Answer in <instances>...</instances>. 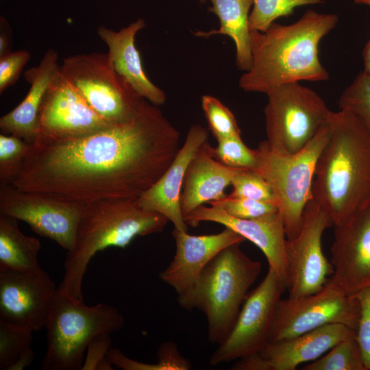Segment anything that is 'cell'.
Here are the masks:
<instances>
[{
    "label": "cell",
    "mask_w": 370,
    "mask_h": 370,
    "mask_svg": "<svg viewBox=\"0 0 370 370\" xmlns=\"http://www.w3.org/2000/svg\"><path fill=\"white\" fill-rule=\"evenodd\" d=\"M180 140L177 128L146 100L127 121L79 137L38 138L12 184L72 202L138 198L169 166Z\"/></svg>",
    "instance_id": "obj_1"
},
{
    "label": "cell",
    "mask_w": 370,
    "mask_h": 370,
    "mask_svg": "<svg viewBox=\"0 0 370 370\" xmlns=\"http://www.w3.org/2000/svg\"><path fill=\"white\" fill-rule=\"evenodd\" d=\"M338 21L336 14L308 10L293 23L250 31L251 66L239 78V88L267 95L285 84L328 80L319 45Z\"/></svg>",
    "instance_id": "obj_2"
},
{
    "label": "cell",
    "mask_w": 370,
    "mask_h": 370,
    "mask_svg": "<svg viewBox=\"0 0 370 370\" xmlns=\"http://www.w3.org/2000/svg\"><path fill=\"white\" fill-rule=\"evenodd\" d=\"M319 156L312 199L341 223L370 201V132L352 113L332 112Z\"/></svg>",
    "instance_id": "obj_3"
},
{
    "label": "cell",
    "mask_w": 370,
    "mask_h": 370,
    "mask_svg": "<svg viewBox=\"0 0 370 370\" xmlns=\"http://www.w3.org/2000/svg\"><path fill=\"white\" fill-rule=\"evenodd\" d=\"M169 219L144 209L137 198L103 199L84 203L75 245L67 251L57 291L83 301L82 285L88 264L100 251L126 247L136 236L162 232Z\"/></svg>",
    "instance_id": "obj_4"
},
{
    "label": "cell",
    "mask_w": 370,
    "mask_h": 370,
    "mask_svg": "<svg viewBox=\"0 0 370 370\" xmlns=\"http://www.w3.org/2000/svg\"><path fill=\"white\" fill-rule=\"evenodd\" d=\"M232 245L204 267L184 307L200 310L208 323V340L221 343L232 328L251 286L258 278L260 262Z\"/></svg>",
    "instance_id": "obj_5"
},
{
    "label": "cell",
    "mask_w": 370,
    "mask_h": 370,
    "mask_svg": "<svg viewBox=\"0 0 370 370\" xmlns=\"http://www.w3.org/2000/svg\"><path fill=\"white\" fill-rule=\"evenodd\" d=\"M114 307L83 301L57 291L45 328L47 345L42 370H81L89 343L97 335L111 334L124 325Z\"/></svg>",
    "instance_id": "obj_6"
},
{
    "label": "cell",
    "mask_w": 370,
    "mask_h": 370,
    "mask_svg": "<svg viewBox=\"0 0 370 370\" xmlns=\"http://www.w3.org/2000/svg\"><path fill=\"white\" fill-rule=\"evenodd\" d=\"M329 134L328 123L301 150L295 153L278 152L266 140L260 142L256 149L257 166L254 170L272 188L288 240L295 238L301 228L305 208L312 199L317 162Z\"/></svg>",
    "instance_id": "obj_7"
},
{
    "label": "cell",
    "mask_w": 370,
    "mask_h": 370,
    "mask_svg": "<svg viewBox=\"0 0 370 370\" xmlns=\"http://www.w3.org/2000/svg\"><path fill=\"white\" fill-rule=\"evenodd\" d=\"M266 142L273 150H301L330 121L331 111L314 90L299 82L281 85L267 94Z\"/></svg>",
    "instance_id": "obj_8"
},
{
    "label": "cell",
    "mask_w": 370,
    "mask_h": 370,
    "mask_svg": "<svg viewBox=\"0 0 370 370\" xmlns=\"http://www.w3.org/2000/svg\"><path fill=\"white\" fill-rule=\"evenodd\" d=\"M60 68L89 106L109 124L129 121L146 101L116 73L107 53L69 56Z\"/></svg>",
    "instance_id": "obj_9"
},
{
    "label": "cell",
    "mask_w": 370,
    "mask_h": 370,
    "mask_svg": "<svg viewBox=\"0 0 370 370\" xmlns=\"http://www.w3.org/2000/svg\"><path fill=\"white\" fill-rule=\"evenodd\" d=\"M286 283L269 267L263 280L243 301L236 321L210 358V364L239 360L260 352L269 341L278 303Z\"/></svg>",
    "instance_id": "obj_10"
},
{
    "label": "cell",
    "mask_w": 370,
    "mask_h": 370,
    "mask_svg": "<svg viewBox=\"0 0 370 370\" xmlns=\"http://www.w3.org/2000/svg\"><path fill=\"white\" fill-rule=\"evenodd\" d=\"M359 317L358 300L329 279L314 294L279 301L268 343L290 338L331 323L343 324L356 331Z\"/></svg>",
    "instance_id": "obj_11"
},
{
    "label": "cell",
    "mask_w": 370,
    "mask_h": 370,
    "mask_svg": "<svg viewBox=\"0 0 370 370\" xmlns=\"http://www.w3.org/2000/svg\"><path fill=\"white\" fill-rule=\"evenodd\" d=\"M334 226L327 212L313 199L306 205L299 234L285 242L288 297L299 298L321 290L334 269L323 254L324 231Z\"/></svg>",
    "instance_id": "obj_12"
},
{
    "label": "cell",
    "mask_w": 370,
    "mask_h": 370,
    "mask_svg": "<svg viewBox=\"0 0 370 370\" xmlns=\"http://www.w3.org/2000/svg\"><path fill=\"white\" fill-rule=\"evenodd\" d=\"M83 204L0 184V213L27 223L35 233L67 251L75 245Z\"/></svg>",
    "instance_id": "obj_13"
},
{
    "label": "cell",
    "mask_w": 370,
    "mask_h": 370,
    "mask_svg": "<svg viewBox=\"0 0 370 370\" xmlns=\"http://www.w3.org/2000/svg\"><path fill=\"white\" fill-rule=\"evenodd\" d=\"M110 125L89 106L60 66L40 108L38 138L79 137Z\"/></svg>",
    "instance_id": "obj_14"
},
{
    "label": "cell",
    "mask_w": 370,
    "mask_h": 370,
    "mask_svg": "<svg viewBox=\"0 0 370 370\" xmlns=\"http://www.w3.org/2000/svg\"><path fill=\"white\" fill-rule=\"evenodd\" d=\"M57 288L43 269L0 271V319L32 332L45 328Z\"/></svg>",
    "instance_id": "obj_15"
},
{
    "label": "cell",
    "mask_w": 370,
    "mask_h": 370,
    "mask_svg": "<svg viewBox=\"0 0 370 370\" xmlns=\"http://www.w3.org/2000/svg\"><path fill=\"white\" fill-rule=\"evenodd\" d=\"M334 227L330 280L352 295L370 286V201Z\"/></svg>",
    "instance_id": "obj_16"
},
{
    "label": "cell",
    "mask_w": 370,
    "mask_h": 370,
    "mask_svg": "<svg viewBox=\"0 0 370 370\" xmlns=\"http://www.w3.org/2000/svg\"><path fill=\"white\" fill-rule=\"evenodd\" d=\"M172 236L175 241V254L159 276L175 291L178 303L184 308L207 264L225 248L241 244L245 238L228 227L217 234L199 236L174 228Z\"/></svg>",
    "instance_id": "obj_17"
},
{
    "label": "cell",
    "mask_w": 370,
    "mask_h": 370,
    "mask_svg": "<svg viewBox=\"0 0 370 370\" xmlns=\"http://www.w3.org/2000/svg\"><path fill=\"white\" fill-rule=\"evenodd\" d=\"M354 334L355 330L343 324L325 325L290 338L267 343L258 353L238 360L232 369L295 370Z\"/></svg>",
    "instance_id": "obj_18"
},
{
    "label": "cell",
    "mask_w": 370,
    "mask_h": 370,
    "mask_svg": "<svg viewBox=\"0 0 370 370\" xmlns=\"http://www.w3.org/2000/svg\"><path fill=\"white\" fill-rule=\"evenodd\" d=\"M186 224L197 227L201 222H214L228 227L256 245L287 285L285 242L286 236L282 214L278 212L251 219L232 217L217 206H200L184 216Z\"/></svg>",
    "instance_id": "obj_19"
},
{
    "label": "cell",
    "mask_w": 370,
    "mask_h": 370,
    "mask_svg": "<svg viewBox=\"0 0 370 370\" xmlns=\"http://www.w3.org/2000/svg\"><path fill=\"white\" fill-rule=\"evenodd\" d=\"M208 130L194 124L189 128L184 143L159 180L137 198L144 209L158 212L171 221L174 228L188 231L180 207V197L187 168L201 147L208 141Z\"/></svg>",
    "instance_id": "obj_20"
},
{
    "label": "cell",
    "mask_w": 370,
    "mask_h": 370,
    "mask_svg": "<svg viewBox=\"0 0 370 370\" xmlns=\"http://www.w3.org/2000/svg\"><path fill=\"white\" fill-rule=\"evenodd\" d=\"M145 25V21L139 18L119 31L100 25L97 32L108 47L107 54L116 73L140 96L160 106L165 103L166 94L147 77L135 45L137 33Z\"/></svg>",
    "instance_id": "obj_21"
},
{
    "label": "cell",
    "mask_w": 370,
    "mask_h": 370,
    "mask_svg": "<svg viewBox=\"0 0 370 370\" xmlns=\"http://www.w3.org/2000/svg\"><path fill=\"white\" fill-rule=\"evenodd\" d=\"M58 60V52L49 49L37 66L25 71L24 76L29 84V89L16 107L0 118V129L3 134L16 136L30 144L37 140L40 108L60 66Z\"/></svg>",
    "instance_id": "obj_22"
},
{
    "label": "cell",
    "mask_w": 370,
    "mask_h": 370,
    "mask_svg": "<svg viewBox=\"0 0 370 370\" xmlns=\"http://www.w3.org/2000/svg\"><path fill=\"white\" fill-rule=\"evenodd\" d=\"M211 149L210 145L206 142L187 168L180 197L183 216L205 203L223 197L225 188L243 169L223 164L214 157Z\"/></svg>",
    "instance_id": "obj_23"
},
{
    "label": "cell",
    "mask_w": 370,
    "mask_h": 370,
    "mask_svg": "<svg viewBox=\"0 0 370 370\" xmlns=\"http://www.w3.org/2000/svg\"><path fill=\"white\" fill-rule=\"evenodd\" d=\"M209 11L219 19L217 29L197 31L196 36L208 38L216 34L229 36L236 48V64L238 69L247 71L251 66L250 29L249 17L254 0H210Z\"/></svg>",
    "instance_id": "obj_24"
},
{
    "label": "cell",
    "mask_w": 370,
    "mask_h": 370,
    "mask_svg": "<svg viewBox=\"0 0 370 370\" xmlns=\"http://www.w3.org/2000/svg\"><path fill=\"white\" fill-rule=\"evenodd\" d=\"M16 219L0 213V271L38 273L40 241L25 235Z\"/></svg>",
    "instance_id": "obj_25"
},
{
    "label": "cell",
    "mask_w": 370,
    "mask_h": 370,
    "mask_svg": "<svg viewBox=\"0 0 370 370\" xmlns=\"http://www.w3.org/2000/svg\"><path fill=\"white\" fill-rule=\"evenodd\" d=\"M32 331L0 319V369L23 370L34 360Z\"/></svg>",
    "instance_id": "obj_26"
},
{
    "label": "cell",
    "mask_w": 370,
    "mask_h": 370,
    "mask_svg": "<svg viewBox=\"0 0 370 370\" xmlns=\"http://www.w3.org/2000/svg\"><path fill=\"white\" fill-rule=\"evenodd\" d=\"M304 370H366L356 334L333 346L325 354L306 365Z\"/></svg>",
    "instance_id": "obj_27"
},
{
    "label": "cell",
    "mask_w": 370,
    "mask_h": 370,
    "mask_svg": "<svg viewBox=\"0 0 370 370\" xmlns=\"http://www.w3.org/2000/svg\"><path fill=\"white\" fill-rule=\"evenodd\" d=\"M325 0H254L249 17L250 31L264 32L280 17L293 14L295 8L325 3Z\"/></svg>",
    "instance_id": "obj_28"
},
{
    "label": "cell",
    "mask_w": 370,
    "mask_h": 370,
    "mask_svg": "<svg viewBox=\"0 0 370 370\" xmlns=\"http://www.w3.org/2000/svg\"><path fill=\"white\" fill-rule=\"evenodd\" d=\"M341 110L356 116L370 132V73L361 71L338 99Z\"/></svg>",
    "instance_id": "obj_29"
},
{
    "label": "cell",
    "mask_w": 370,
    "mask_h": 370,
    "mask_svg": "<svg viewBox=\"0 0 370 370\" xmlns=\"http://www.w3.org/2000/svg\"><path fill=\"white\" fill-rule=\"evenodd\" d=\"M31 145L16 136L0 134V184H12L18 177Z\"/></svg>",
    "instance_id": "obj_30"
},
{
    "label": "cell",
    "mask_w": 370,
    "mask_h": 370,
    "mask_svg": "<svg viewBox=\"0 0 370 370\" xmlns=\"http://www.w3.org/2000/svg\"><path fill=\"white\" fill-rule=\"evenodd\" d=\"M201 107L209 128L217 140L241 135L236 118L219 99L211 95L201 97Z\"/></svg>",
    "instance_id": "obj_31"
},
{
    "label": "cell",
    "mask_w": 370,
    "mask_h": 370,
    "mask_svg": "<svg viewBox=\"0 0 370 370\" xmlns=\"http://www.w3.org/2000/svg\"><path fill=\"white\" fill-rule=\"evenodd\" d=\"M232 196L271 203L278 207L277 197L268 182L256 171L241 169L234 177Z\"/></svg>",
    "instance_id": "obj_32"
},
{
    "label": "cell",
    "mask_w": 370,
    "mask_h": 370,
    "mask_svg": "<svg viewBox=\"0 0 370 370\" xmlns=\"http://www.w3.org/2000/svg\"><path fill=\"white\" fill-rule=\"evenodd\" d=\"M217 143L216 147H212V153L223 164L237 169H256V149L247 147L243 142L241 135L219 140Z\"/></svg>",
    "instance_id": "obj_33"
},
{
    "label": "cell",
    "mask_w": 370,
    "mask_h": 370,
    "mask_svg": "<svg viewBox=\"0 0 370 370\" xmlns=\"http://www.w3.org/2000/svg\"><path fill=\"white\" fill-rule=\"evenodd\" d=\"M208 204L220 208L232 217L242 219H256L279 210L275 204L232 196L230 194Z\"/></svg>",
    "instance_id": "obj_34"
},
{
    "label": "cell",
    "mask_w": 370,
    "mask_h": 370,
    "mask_svg": "<svg viewBox=\"0 0 370 370\" xmlns=\"http://www.w3.org/2000/svg\"><path fill=\"white\" fill-rule=\"evenodd\" d=\"M360 305V317L356 331L366 370H370V286L352 295Z\"/></svg>",
    "instance_id": "obj_35"
},
{
    "label": "cell",
    "mask_w": 370,
    "mask_h": 370,
    "mask_svg": "<svg viewBox=\"0 0 370 370\" xmlns=\"http://www.w3.org/2000/svg\"><path fill=\"white\" fill-rule=\"evenodd\" d=\"M112 348L110 334L95 336L87 347L81 370H112L113 365L108 358Z\"/></svg>",
    "instance_id": "obj_36"
},
{
    "label": "cell",
    "mask_w": 370,
    "mask_h": 370,
    "mask_svg": "<svg viewBox=\"0 0 370 370\" xmlns=\"http://www.w3.org/2000/svg\"><path fill=\"white\" fill-rule=\"evenodd\" d=\"M29 59L30 53L25 50L10 51L0 57L1 94L17 81Z\"/></svg>",
    "instance_id": "obj_37"
},
{
    "label": "cell",
    "mask_w": 370,
    "mask_h": 370,
    "mask_svg": "<svg viewBox=\"0 0 370 370\" xmlns=\"http://www.w3.org/2000/svg\"><path fill=\"white\" fill-rule=\"evenodd\" d=\"M10 36L1 29L0 34V57L10 52Z\"/></svg>",
    "instance_id": "obj_38"
},
{
    "label": "cell",
    "mask_w": 370,
    "mask_h": 370,
    "mask_svg": "<svg viewBox=\"0 0 370 370\" xmlns=\"http://www.w3.org/2000/svg\"><path fill=\"white\" fill-rule=\"evenodd\" d=\"M362 58L364 62V71L370 73V39L366 44L363 51Z\"/></svg>",
    "instance_id": "obj_39"
},
{
    "label": "cell",
    "mask_w": 370,
    "mask_h": 370,
    "mask_svg": "<svg viewBox=\"0 0 370 370\" xmlns=\"http://www.w3.org/2000/svg\"><path fill=\"white\" fill-rule=\"evenodd\" d=\"M356 3L364 4L370 6V0H354Z\"/></svg>",
    "instance_id": "obj_40"
},
{
    "label": "cell",
    "mask_w": 370,
    "mask_h": 370,
    "mask_svg": "<svg viewBox=\"0 0 370 370\" xmlns=\"http://www.w3.org/2000/svg\"><path fill=\"white\" fill-rule=\"evenodd\" d=\"M200 1H201V2H203V1H205V0H200Z\"/></svg>",
    "instance_id": "obj_41"
}]
</instances>
